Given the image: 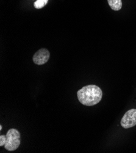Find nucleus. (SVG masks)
<instances>
[{
    "label": "nucleus",
    "instance_id": "nucleus-1",
    "mask_svg": "<svg viewBox=\"0 0 136 153\" xmlns=\"http://www.w3.org/2000/svg\"><path fill=\"white\" fill-rule=\"evenodd\" d=\"M79 101L83 105L93 106L100 102L103 97L101 89L96 85L83 87L77 92Z\"/></svg>",
    "mask_w": 136,
    "mask_h": 153
},
{
    "label": "nucleus",
    "instance_id": "nucleus-2",
    "mask_svg": "<svg viewBox=\"0 0 136 153\" xmlns=\"http://www.w3.org/2000/svg\"><path fill=\"white\" fill-rule=\"evenodd\" d=\"M6 142L4 148L9 151L16 150L20 145V134L16 129H10L6 134Z\"/></svg>",
    "mask_w": 136,
    "mask_h": 153
},
{
    "label": "nucleus",
    "instance_id": "nucleus-3",
    "mask_svg": "<svg viewBox=\"0 0 136 153\" xmlns=\"http://www.w3.org/2000/svg\"><path fill=\"white\" fill-rule=\"evenodd\" d=\"M120 124L125 129L135 126L136 125V109H132L127 111L121 120Z\"/></svg>",
    "mask_w": 136,
    "mask_h": 153
},
{
    "label": "nucleus",
    "instance_id": "nucleus-4",
    "mask_svg": "<svg viewBox=\"0 0 136 153\" xmlns=\"http://www.w3.org/2000/svg\"><path fill=\"white\" fill-rule=\"evenodd\" d=\"M50 57L49 51L45 48H42L38 50L33 56V62L39 65H43L48 62Z\"/></svg>",
    "mask_w": 136,
    "mask_h": 153
},
{
    "label": "nucleus",
    "instance_id": "nucleus-5",
    "mask_svg": "<svg viewBox=\"0 0 136 153\" xmlns=\"http://www.w3.org/2000/svg\"><path fill=\"white\" fill-rule=\"evenodd\" d=\"M110 7L115 11L120 10L122 7V0H108Z\"/></svg>",
    "mask_w": 136,
    "mask_h": 153
},
{
    "label": "nucleus",
    "instance_id": "nucleus-6",
    "mask_svg": "<svg viewBox=\"0 0 136 153\" xmlns=\"http://www.w3.org/2000/svg\"><path fill=\"white\" fill-rule=\"evenodd\" d=\"M48 0H37L34 3V6L36 9H42L47 4Z\"/></svg>",
    "mask_w": 136,
    "mask_h": 153
},
{
    "label": "nucleus",
    "instance_id": "nucleus-7",
    "mask_svg": "<svg viewBox=\"0 0 136 153\" xmlns=\"http://www.w3.org/2000/svg\"><path fill=\"white\" fill-rule=\"evenodd\" d=\"M6 142V135H1L0 136V146H4Z\"/></svg>",
    "mask_w": 136,
    "mask_h": 153
},
{
    "label": "nucleus",
    "instance_id": "nucleus-8",
    "mask_svg": "<svg viewBox=\"0 0 136 153\" xmlns=\"http://www.w3.org/2000/svg\"><path fill=\"white\" fill-rule=\"evenodd\" d=\"M2 129V126L1 125V126H0V130H1Z\"/></svg>",
    "mask_w": 136,
    "mask_h": 153
}]
</instances>
